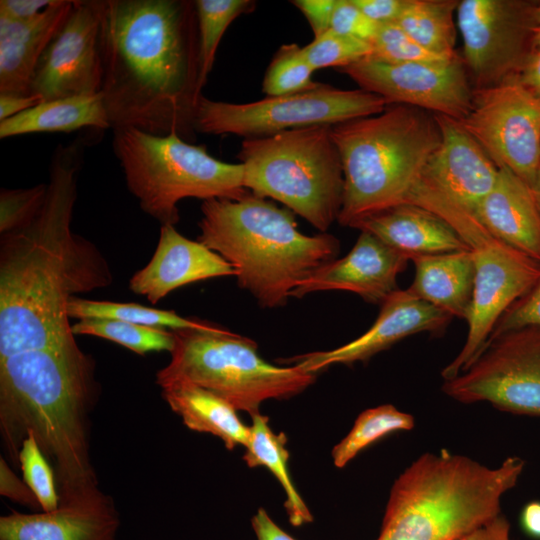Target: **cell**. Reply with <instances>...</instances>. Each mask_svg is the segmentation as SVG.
I'll return each instance as SVG.
<instances>
[{"instance_id": "1", "label": "cell", "mask_w": 540, "mask_h": 540, "mask_svg": "<svg viewBox=\"0 0 540 540\" xmlns=\"http://www.w3.org/2000/svg\"><path fill=\"white\" fill-rule=\"evenodd\" d=\"M85 138L53 152L45 201L24 227L0 238V359L77 345L68 304L107 287L109 265L71 230Z\"/></svg>"}, {"instance_id": "2", "label": "cell", "mask_w": 540, "mask_h": 540, "mask_svg": "<svg viewBox=\"0 0 540 540\" xmlns=\"http://www.w3.org/2000/svg\"><path fill=\"white\" fill-rule=\"evenodd\" d=\"M103 78L111 129L193 139L201 95L194 1L99 0Z\"/></svg>"}, {"instance_id": "3", "label": "cell", "mask_w": 540, "mask_h": 540, "mask_svg": "<svg viewBox=\"0 0 540 540\" xmlns=\"http://www.w3.org/2000/svg\"><path fill=\"white\" fill-rule=\"evenodd\" d=\"M94 367L78 344L0 359V430L9 459L19 466L22 443L32 433L55 472L60 504L103 493L89 451Z\"/></svg>"}, {"instance_id": "4", "label": "cell", "mask_w": 540, "mask_h": 540, "mask_svg": "<svg viewBox=\"0 0 540 540\" xmlns=\"http://www.w3.org/2000/svg\"><path fill=\"white\" fill-rule=\"evenodd\" d=\"M201 212L197 241L234 267L239 287L263 308L285 305L299 283L340 251L335 236L301 233L291 210L252 193L205 200Z\"/></svg>"}, {"instance_id": "5", "label": "cell", "mask_w": 540, "mask_h": 540, "mask_svg": "<svg viewBox=\"0 0 540 540\" xmlns=\"http://www.w3.org/2000/svg\"><path fill=\"white\" fill-rule=\"evenodd\" d=\"M525 461L487 467L447 450L425 453L394 481L376 540H464L501 514Z\"/></svg>"}, {"instance_id": "6", "label": "cell", "mask_w": 540, "mask_h": 540, "mask_svg": "<svg viewBox=\"0 0 540 540\" xmlns=\"http://www.w3.org/2000/svg\"><path fill=\"white\" fill-rule=\"evenodd\" d=\"M344 174L337 221L354 228L361 221L407 204L441 133L433 113L390 104L378 114L331 127Z\"/></svg>"}, {"instance_id": "7", "label": "cell", "mask_w": 540, "mask_h": 540, "mask_svg": "<svg viewBox=\"0 0 540 540\" xmlns=\"http://www.w3.org/2000/svg\"><path fill=\"white\" fill-rule=\"evenodd\" d=\"M112 148L128 190L161 226L178 223L177 204L185 198L239 200L250 194L241 163L222 162L177 133L116 128Z\"/></svg>"}, {"instance_id": "8", "label": "cell", "mask_w": 540, "mask_h": 540, "mask_svg": "<svg viewBox=\"0 0 540 540\" xmlns=\"http://www.w3.org/2000/svg\"><path fill=\"white\" fill-rule=\"evenodd\" d=\"M331 127L247 138L237 155L247 190L279 201L322 233L338 219L344 190L342 162Z\"/></svg>"}, {"instance_id": "9", "label": "cell", "mask_w": 540, "mask_h": 540, "mask_svg": "<svg viewBox=\"0 0 540 540\" xmlns=\"http://www.w3.org/2000/svg\"><path fill=\"white\" fill-rule=\"evenodd\" d=\"M170 362L156 374L160 387L175 382L200 386L251 416L270 399H288L316 380V374L296 365L270 364L256 343L226 329L176 330Z\"/></svg>"}, {"instance_id": "10", "label": "cell", "mask_w": 540, "mask_h": 540, "mask_svg": "<svg viewBox=\"0 0 540 540\" xmlns=\"http://www.w3.org/2000/svg\"><path fill=\"white\" fill-rule=\"evenodd\" d=\"M388 105L382 97L365 90H344L323 83L297 94L249 103L215 101L201 94L194 110L193 129L213 135L266 137L375 115Z\"/></svg>"}, {"instance_id": "11", "label": "cell", "mask_w": 540, "mask_h": 540, "mask_svg": "<svg viewBox=\"0 0 540 540\" xmlns=\"http://www.w3.org/2000/svg\"><path fill=\"white\" fill-rule=\"evenodd\" d=\"M538 3L520 0H461L456 22L462 60L473 90L516 80L533 53Z\"/></svg>"}, {"instance_id": "12", "label": "cell", "mask_w": 540, "mask_h": 540, "mask_svg": "<svg viewBox=\"0 0 540 540\" xmlns=\"http://www.w3.org/2000/svg\"><path fill=\"white\" fill-rule=\"evenodd\" d=\"M442 391L464 404L486 401L501 411L540 417V328L490 338L467 369L444 380Z\"/></svg>"}, {"instance_id": "13", "label": "cell", "mask_w": 540, "mask_h": 540, "mask_svg": "<svg viewBox=\"0 0 540 540\" xmlns=\"http://www.w3.org/2000/svg\"><path fill=\"white\" fill-rule=\"evenodd\" d=\"M460 125L497 167H506L529 187L540 169V99L517 80L473 90Z\"/></svg>"}, {"instance_id": "14", "label": "cell", "mask_w": 540, "mask_h": 540, "mask_svg": "<svg viewBox=\"0 0 540 540\" xmlns=\"http://www.w3.org/2000/svg\"><path fill=\"white\" fill-rule=\"evenodd\" d=\"M476 274L468 334L458 355L442 370L444 380L456 377L482 353L503 314L540 277V263L492 235L471 249Z\"/></svg>"}, {"instance_id": "15", "label": "cell", "mask_w": 540, "mask_h": 540, "mask_svg": "<svg viewBox=\"0 0 540 540\" xmlns=\"http://www.w3.org/2000/svg\"><path fill=\"white\" fill-rule=\"evenodd\" d=\"M338 70L389 105H408L456 120L471 107L473 88L460 55L441 63H389L368 56Z\"/></svg>"}, {"instance_id": "16", "label": "cell", "mask_w": 540, "mask_h": 540, "mask_svg": "<svg viewBox=\"0 0 540 540\" xmlns=\"http://www.w3.org/2000/svg\"><path fill=\"white\" fill-rule=\"evenodd\" d=\"M102 78L99 0H76L36 66L31 94L43 101L95 95Z\"/></svg>"}, {"instance_id": "17", "label": "cell", "mask_w": 540, "mask_h": 540, "mask_svg": "<svg viewBox=\"0 0 540 540\" xmlns=\"http://www.w3.org/2000/svg\"><path fill=\"white\" fill-rule=\"evenodd\" d=\"M453 317L418 298L409 289L396 290L381 303L373 325L360 337L338 348L281 359L316 374L331 365L365 362L400 340L420 332L440 333Z\"/></svg>"}, {"instance_id": "18", "label": "cell", "mask_w": 540, "mask_h": 540, "mask_svg": "<svg viewBox=\"0 0 540 540\" xmlns=\"http://www.w3.org/2000/svg\"><path fill=\"white\" fill-rule=\"evenodd\" d=\"M434 117L440 129L441 143L422 177L475 215L494 188L499 167L456 119L438 114Z\"/></svg>"}, {"instance_id": "19", "label": "cell", "mask_w": 540, "mask_h": 540, "mask_svg": "<svg viewBox=\"0 0 540 540\" xmlns=\"http://www.w3.org/2000/svg\"><path fill=\"white\" fill-rule=\"evenodd\" d=\"M409 259L373 234L361 231L351 251L322 266L292 291L291 297L324 290H346L366 302L382 303L398 290L397 276Z\"/></svg>"}, {"instance_id": "20", "label": "cell", "mask_w": 540, "mask_h": 540, "mask_svg": "<svg viewBox=\"0 0 540 540\" xmlns=\"http://www.w3.org/2000/svg\"><path fill=\"white\" fill-rule=\"evenodd\" d=\"M236 275L234 267L218 253L186 238L173 225H162L151 260L131 277L129 288L157 304L171 291L187 284Z\"/></svg>"}, {"instance_id": "21", "label": "cell", "mask_w": 540, "mask_h": 540, "mask_svg": "<svg viewBox=\"0 0 540 540\" xmlns=\"http://www.w3.org/2000/svg\"><path fill=\"white\" fill-rule=\"evenodd\" d=\"M120 526L112 498L104 493L50 512L0 517V540H116Z\"/></svg>"}, {"instance_id": "22", "label": "cell", "mask_w": 540, "mask_h": 540, "mask_svg": "<svg viewBox=\"0 0 540 540\" xmlns=\"http://www.w3.org/2000/svg\"><path fill=\"white\" fill-rule=\"evenodd\" d=\"M73 4L70 0H55L26 21L0 18V94L32 95L36 66Z\"/></svg>"}, {"instance_id": "23", "label": "cell", "mask_w": 540, "mask_h": 540, "mask_svg": "<svg viewBox=\"0 0 540 540\" xmlns=\"http://www.w3.org/2000/svg\"><path fill=\"white\" fill-rule=\"evenodd\" d=\"M475 216L496 239L540 263V212L531 188L506 167Z\"/></svg>"}, {"instance_id": "24", "label": "cell", "mask_w": 540, "mask_h": 540, "mask_svg": "<svg viewBox=\"0 0 540 540\" xmlns=\"http://www.w3.org/2000/svg\"><path fill=\"white\" fill-rule=\"evenodd\" d=\"M354 228L373 234L409 260L422 255L471 250L447 222L413 204L371 216Z\"/></svg>"}, {"instance_id": "25", "label": "cell", "mask_w": 540, "mask_h": 540, "mask_svg": "<svg viewBox=\"0 0 540 540\" xmlns=\"http://www.w3.org/2000/svg\"><path fill=\"white\" fill-rule=\"evenodd\" d=\"M411 261L415 275L408 289L452 317L467 320L476 274L472 251L422 255Z\"/></svg>"}, {"instance_id": "26", "label": "cell", "mask_w": 540, "mask_h": 540, "mask_svg": "<svg viewBox=\"0 0 540 540\" xmlns=\"http://www.w3.org/2000/svg\"><path fill=\"white\" fill-rule=\"evenodd\" d=\"M161 388L163 399L190 430L218 437L228 450L247 445L250 426L243 423L238 411L223 398L189 382H175Z\"/></svg>"}, {"instance_id": "27", "label": "cell", "mask_w": 540, "mask_h": 540, "mask_svg": "<svg viewBox=\"0 0 540 540\" xmlns=\"http://www.w3.org/2000/svg\"><path fill=\"white\" fill-rule=\"evenodd\" d=\"M83 128H111L100 93L43 101L0 121V138L34 133H70Z\"/></svg>"}, {"instance_id": "28", "label": "cell", "mask_w": 540, "mask_h": 540, "mask_svg": "<svg viewBox=\"0 0 540 540\" xmlns=\"http://www.w3.org/2000/svg\"><path fill=\"white\" fill-rule=\"evenodd\" d=\"M250 437L244 447L243 460L250 468L266 467L282 486L286 500L284 508L294 527L311 523L313 516L297 491L288 469L289 451L284 432L275 433L268 416L256 413L251 416Z\"/></svg>"}, {"instance_id": "29", "label": "cell", "mask_w": 540, "mask_h": 540, "mask_svg": "<svg viewBox=\"0 0 540 540\" xmlns=\"http://www.w3.org/2000/svg\"><path fill=\"white\" fill-rule=\"evenodd\" d=\"M458 0H407L396 23L424 48L454 57Z\"/></svg>"}, {"instance_id": "30", "label": "cell", "mask_w": 540, "mask_h": 540, "mask_svg": "<svg viewBox=\"0 0 540 540\" xmlns=\"http://www.w3.org/2000/svg\"><path fill=\"white\" fill-rule=\"evenodd\" d=\"M69 318H106L147 327L176 330L218 331L221 326L178 315L174 311L151 308L134 303L95 301L74 297L68 304Z\"/></svg>"}, {"instance_id": "31", "label": "cell", "mask_w": 540, "mask_h": 540, "mask_svg": "<svg viewBox=\"0 0 540 540\" xmlns=\"http://www.w3.org/2000/svg\"><path fill=\"white\" fill-rule=\"evenodd\" d=\"M414 425L415 420L411 414L391 404L366 409L358 415L348 434L333 447V464L343 468L373 443L389 434L409 431Z\"/></svg>"}, {"instance_id": "32", "label": "cell", "mask_w": 540, "mask_h": 540, "mask_svg": "<svg viewBox=\"0 0 540 540\" xmlns=\"http://www.w3.org/2000/svg\"><path fill=\"white\" fill-rule=\"evenodd\" d=\"M72 332L74 335H91L113 341L139 355L154 351L170 353L175 344L173 331L116 319H81L72 325Z\"/></svg>"}, {"instance_id": "33", "label": "cell", "mask_w": 540, "mask_h": 540, "mask_svg": "<svg viewBox=\"0 0 540 540\" xmlns=\"http://www.w3.org/2000/svg\"><path fill=\"white\" fill-rule=\"evenodd\" d=\"M199 36L201 83L204 86L213 68L219 43L229 25L241 14L251 11L250 0L194 1Z\"/></svg>"}, {"instance_id": "34", "label": "cell", "mask_w": 540, "mask_h": 540, "mask_svg": "<svg viewBox=\"0 0 540 540\" xmlns=\"http://www.w3.org/2000/svg\"><path fill=\"white\" fill-rule=\"evenodd\" d=\"M314 70L305 59L302 48L295 43L279 48L270 62L262 84L267 97L297 94L317 86L312 80Z\"/></svg>"}, {"instance_id": "35", "label": "cell", "mask_w": 540, "mask_h": 540, "mask_svg": "<svg viewBox=\"0 0 540 540\" xmlns=\"http://www.w3.org/2000/svg\"><path fill=\"white\" fill-rule=\"evenodd\" d=\"M302 52L315 71L328 67L338 69L346 67L371 56L373 48L370 42L345 36L329 29L302 47Z\"/></svg>"}, {"instance_id": "36", "label": "cell", "mask_w": 540, "mask_h": 540, "mask_svg": "<svg viewBox=\"0 0 540 540\" xmlns=\"http://www.w3.org/2000/svg\"><path fill=\"white\" fill-rule=\"evenodd\" d=\"M371 44L373 52L370 57L389 63H441L459 56L449 57L424 48L396 22L380 24Z\"/></svg>"}, {"instance_id": "37", "label": "cell", "mask_w": 540, "mask_h": 540, "mask_svg": "<svg viewBox=\"0 0 540 540\" xmlns=\"http://www.w3.org/2000/svg\"><path fill=\"white\" fill-rule=\"evenodd\" d=\"M19 467L22 470L23 480L38 499L41 511L56 510L60 504V497L55 472L32 433H28L22 443Z\"/></svg>"}, {"instance_id": "38", "label": "cell", "mask_w": 540, "mask_h": 540, "mask_svg": "<svg viewBox=\"0 0 540 540\" xmlns=\"http://www.w3.org/2000/svg\"><path fill=\"white\" fill-rule=\"evenodd\" d=\"M47 183L30 188L0 191V234H6L27 225L40 211L47 194Z\"/></svg>"}, {"instance_id": "39", "label": "cell", "mask_w": 540, "mask_h": 540, "mask_svg": "<svg viewBox=\"0 0 540 540\" xmlns=\"http://www.w3.org/2000/svg\"><path fill=\"white\" fill-rule=\"evenodd\" d=\"M330 29L371 43L379 24L368 18L352 0H337Z\"/></svg>"}, {"instance_id": "40", "label": "cell", "mask_w": 540, "mask_h": 540, "mask_svg": "<svg viewBox=\"0 0 540 540\" xmlns=\"http://www.w3.org/2000/svg\"><path fill=\"white\" fill-rule=\"evenodd\" d=\"M524 327L540 328V277L534 286L503 314L490 338Z\"/></svg>"}, {"instance_id": "41", "label": "cell", "mask_w": 540, "mask_h": 540, "mask_svg": "<svg viewBox=\"0 0 540 540\" xmlns=\"http://www.w3.org/2000/svg\"><path fill=\"white\" fill-rule=\"evenodd\" d=\"M0 494L31 509H41L33 491L24 480L17 477L3 456L0 457Z\"/></svg>"}, {"instance_id": "42", "label": "cell", "mask_w": 540, "mask_h": 540, "mask_svg": "<svg viewBox=\"0 0 540 540\" xmlns=\"http://www.w3.org/2000/svg\"><path fill=\"white\" fill-rule=\"evenodd\" d=\"M336 1L294 0L292 3L304 14L317 38L330 29Z\"/></svg>"}, {"instance_id": "43", "label": "cell", "mask_w": 540, "mask_h": 540, "mask_svg": "<svg viewBox=\"0 0 540 540\" xmlns=\"http://www.w3.org/2000/svg\"><path fill=\"white\" fill-rule=\"evenodd\" d=\"M353 3L377 24L396 22L407 0H352Z\"/></svg>"}, {"instance_id": "44", "label": "cell", "mask_w": 540, "mask_h": 540, "mask_svg": "<svg viewBox=\"0 0 540 540\" xmlns=\"http://www.w3.org/2000/svg\"><path fill=\"white\" fill-rule=\"evenodd\" d=\"M55 0H1L0 18L26 21L36 17Z\"/></svg>"}, {"instance_id": "45", "label": "cell", "mask_w": 540, "mask_h": 540, "mask_svg": "<svg viewBox=\"0 0 540 540\" xmlns=\"http://www.w3.org/2000/svg\"><path fill=\"white\" fill-rule=\"evenodd\" d=\"M257 540H296L277 525L264 508H259L251 519Z\"/></svg>"}, {"instance_id": "46", "label": "cell", "mask_w": 540, "mask_h": 540, "mask_svg": "<svg viewBox=\"0 0 540 540\" xmlns=\"http://www.w3.org/2000/svg\"><path fill=\"white\" fill-rule=\"evenodd\" d=\"M510 522L501 513L488 523L470 533L464 540H512Z\"/></svg>"}, {"instance_id": "47", "label": "cell", "mask_w": 540, "mask_h": 540, "mask_svg": "<svg viewBox=\"0 0 540 540\" xmlns=\"http://www.w3.org/2000/svg\"><path fill=\"white\" fill-rule=\"evenodd\" d=\"M43 102L37 95L0 94V121L16 116Z\"/></svg>"}, {"instance_id": "48", "label": "cell", "mask_w": 540, "mask_h": 540, "mask_svg": "<svg viewBox=\"0 0 540 540\" xmlns=\"http://www.w3.org/2000/svg\"><path fill=\"white\" fill-rule=\"evenodd\" d=\"M516 80L531 94L540 99V51L531 54Z\"/></svg>"}, {"instance_id": "49", "label": "cell", "mask_w": 540, "mask_h": 540, "mask_svg": "<svg viewBox=\"0 0 540 540\" xmlns=\"http://www.w3.org/2000/svg\"><path fill=\"white\" fill-rule=\"evenodd\" d=\"M519 525L526 536L540 540V500L529 501L522 507Z\"/></svg>"}, {"instance_id": "50", "label": "cell", "mask_w": 540, "mask_h": 540, "mask_svg": "<svg viewBox=\"0 0 540 540\" xmlns=\"http://www.w3.org/2000/svg\"><path fill=\"white\" fill-rule=\"evenodd\" d=\"M540 51V3L537 4L533 32V52Z\"/></svg>"}, {"instance_id": "51", "label": "cell", "mask_w": 540, "mask_h": 540, "mask_svg": "<svg viewBox=\"0 0 540 540\" xmlns=\"http://www.w3.org/2000/svg\"><path fill=\"white\" fill-rule=\"evenodd\" d=\"M530 188H531L535 203H536V205L538 207V210L540 212V169H539V171L537 173V176H536V179H535L533 185Z\"/></svg>"}]
</instances>
